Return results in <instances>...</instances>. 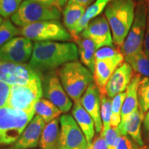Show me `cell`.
Wrapping results in <instances>:
<instances>
[{
	"label": "cell",
	"instance_id": "17",
	"mask_svg": "<svg viewBox=\"0 0 149 149\" xmlns=\"http://www.w3.org/2000/svg\"><path fill=\"white\" fill-rule=\"evenodd\" d=\"M45 126L46 122L40 116H35L15 143L13 147L18 148H31L37 147L40 144L41 137Z\"/></svg>",
	"mask_w": 149,
	"mask_h": 149
},
{
	"label": "cell",
	"instance_id": "7",
	"mask_svg": "<svg viewBox=\"0 0 149 149\" xmlns=\"http://www.w3.org/2000/svg\"><path fill=\"white\" fill-rule=\"evenodd\" d=\"M20 35L36 42H69L72 40L71 35L66 28L57 20L40 22L29 24L20 29Z\"/></svg>",
	"mask_w": 149,
	"mask_h": 149
},
{
	"label": "cell",
	"instance_id": "40",
	"mask_svg": "<svg viewBox=\"0 0 149 149\" xmlns=\"http://www.w3.org/2000/svg\"><path fill=\"white\" fill-rule=\"evenodd\" d=\"M69 0H57V6L60 7H64L67 4V3L68 2Z\"/></svg>",
	"mask_w": 149,
	"mask_h": 149
},
{
	"label": "cell",
	"instance_id": "3",
	"mask_svg": "<svg viewBox=\"0 0 149 149\" xmlns=\"http://www.w3.org/2000/svg\"><path fill=\"white\" fill-rule=\"evenodd\" d=\"M57 75L64 91L74 102L81 100L93 81V72L77 60L62 65Z\"/></svg>",
	"mask_w": 149,
	"mask_h": 149
},
{
	"label": "cell",
	"instance_id": "28",
	"mask_svg": "<svg viewBox=\"0 0 149 149\" xmlns=\"http://www.w3.org/2000/svg\"><path fill=\"white\" fill-rule=\"evenodd\" d=\"M101 100V117L102 121V133H105L111 126V119L112 115V99L106 94L100 93Z\"/></svg>",
	"mask_w": 149,
	"mask_h": 149
},
{
	"label": "cell",
	"instance_id": "42",
	"mask_svg": "<svg viewBox=\"0 0 149 149\" xmlns=\"http://www.w3.org/2000/svg\"><path fill=\"white\" fill-rule=\"evenodd\" d=\"M2 22H3V18H2V17L0 15V25H1Z\"/></svg>",
	"mask_w": 149,
	"mask_h": 149
},
{
	"label": "cell",
	"instance_id": "10",
	"mask_svg": "<svg viewBox=\"0 0 149 149\" xmlns=\"http://www.w3.org/2000/svg\"><path fill=\"white\" fill-rule=\"evenodd\" d=\"M39 77L41 74L29 64L0 60V81L10 86L23 85Z\"/></svg>",
	"mask_w": 149,
	"mask_h": 149
},
{
	"label": "cell",
	"instance_id": "43",
	"mask_svg": "<svg viewBox=\"0 0 149 149\" xmlns=\"http://www.w3.org/2000/svg\"><path fill=\"white\" fill-rule=\"evenodd\" d=\"M137 1H139V2H142V1H144V0H136Z\"/></svg>",
	"mask_w": 149,
	"mask_h": 149
},
{
	"label": "cell",
	"instance_id": "24",
	"mask_svg": "<svg viewBox=\"0 0 149 149\" xmlns=\"http://www.w3.org/2000/svg\"><path fill=\"white\" fill-rule=\"evenodd\" d=\"M85 11L86 8L70 0L65 6L63 11V19L65 27L69 33L73 31L80 19L82 17Z\"/></svg>",
	"mask_w": 149,
	"mask_h": 149
},
{
	"label": "cell",
	"instance_id": "1",
	"mask_svg": "<svg viewBox=\"0 0 149 149\" xmlns=\"http://www.w3.org/2000/svg\"><path fill=\"white\" fill-rule=\"evenodd\" d=\"M78 48L74 43L55 42L52 41L36 42L33 45L29 65L35 71H53L70 61H77Z\"/></svg>",
	"mask_w": 149,
	"mask_h": 149
},
{
	"label": "cell",
	"instance_id": "20",
	"mask_svg": "<svg viewBox=\"0 0 149 149\" xmlns=\"http://www.w3.org/2000/svg\"><path fill=\"white\" fill-rule=\"evenodd\" d=\"M141 78L140 74L136 73L133 75L130 83L126 91V97L123 104L121 113V122H124L132 113L139 109L138 87Z\"/></svg>",
	"mask_w": 149,
	"mask_h": 149
},
{
	"label": "cell",
	"instance_id": "30",
	"mask_svg": "<svg viewBox=\"0 0 149 149\" xmlns=\"http://www.w3.org/2000/svg\"><path fill=\"white\" fill-rule=\"evenodd\" d=\"M137 95L139 108L145 114L149 110V77H144L141 79Z\"/></svg>",
	"mask_w": 149,
	"mask_h": 149
},
{
	"label": "cell",
	"instance_id": "26",
	"mask_svg": "<svg viewBox=\"0 0 149 149\" xmlns=\"http://www.w3.org/2000/svg\"><path fill=\"white\" fill-rule=\"evenodd\" d=\"M126 62L130 65L136 73L149 77V55H146L144 51L130 57Z\"/></svg>",
	"mask_w": 149,
	"mask_h": 149
},
{
	"label": "cell",
	"instance_id": "13",
	"mask_svg": "<svg viewBox=\"0 0 149 149\" xmlns=\"http://www.w3.org/2000/svg\"><path fill=\"white\" fill-rule=\"evenodd\" d=\"M79 35L91 39L97 49L104 46H113L111 30L105 16L100 15L91 21Z\"/></svg>",
	"mask_w": 149,
	"mask_h": 149
},
{
	"label": "cell",
	"instance_id": "37",
	"mask_svg": "<svg viewBox=\"0 0 149 149\" xmlns=\"http://www.w3.org/2000/svg\"><path fill=\"white\" fill-rule=\"evenodd\" d=\"M74 2L78 3V4L82 6L84 8H88L89 6L92 4V3L95 0H70Z\"/></svg>",
	"mask_w": 149,
	"mask_h": 149
},
{
	"label": "cell",
	"instance_id": "18",
	"mask_svg": "<svg viewBox=\"0 0 149 149\" xmlns=\"http://www.w3.org/2000/svg\"><path fill=\"white\" fill-rule=\"evenodd\" d=\"M144 114L139 109L132 113L124 122L120 123L118 130L121 135H126L131 137L137 144L144 146V141L141 137V126L144 120Z\"/></svg>",
	"mask_w": 149,
	"mask_h": 149
},
{
	"label": "cell",
	"instance_id": "35",
	"mask_svg": "<svg viewBox=\"0 0 149 149\" xmlns=\"http://www.w3.org/2000/svg\"><path fill=\"white\" fill-rule=\"evenodd\" d=\"M147 17L146 32H145L144 44H143V51L146 55H149V1H147Z\"/></svg>",
	"mask_w": 149,
	"mask_h": 149
},
{
	"label": "cell",
	"instance_id": "29",
	"mask_svg": "<svg viewBox=\"0 0 149 149\" xmlns=\"http://www.w3.org/2000/svg\"><path fill=\"white\" fill-rule=\"evenodd\" d=\"M126 97V92L120 93L112 99V115L111 119V126L113 128L118 127L121 122V113L123 104Z\"/></svg>",
	"mask_w": 149,
	"mask_h": 149
},
{
	"label": "cell",
	"instance_id": "14",
	"mask_svg": "<svg viewBox=\"0 0 149 149\" xmlns=\"http://www.w3.org/2000/svg\"><path fill=\"white\" fill-rule=\"evenodd\" d=\"M124 57L122 53L113 57L104 60L95 61L93 72V80L101 94H106L105 87L113 72L124 63Z\"/></svg>",
	"mask_w": 149,
	"mask_h": 149
},
{
	"label": "cell",
	"instance_id": "8",
	"mask_svg": "<svg viewBox=\"0 0 149 149\" xmlns=\"http://www.w3.org/2000/svg\"><path fill=\"white\" fill-rule=\"evenodd\" d=\"M41 77L26 84L10 86L6 107L24 111H35V104L42 96Z\"/></svg>",
	"mask_w": 149,
	"mask_h": 149
},
{
	"label": "cell",
	"instance_id": "16",
	"mask_svg": "<svg viewBox=\"0 0 149 149\" xmlns=\"http://www.w3.org/2000/svg\"><path fill=\"white\" fill-rule=\"evenodd\" d=\"M80 102L94 121L95 132L100 133L103 127L101 117V100L100 90L95 84H91L81 97Z\"/></svg>",
	"mask_w": 149,
	"mask_h": 149
},
{
	"label": "cell",
	"instance_id": "19",
	"mask_svg": "<svg viewBox=\"0 0 149 149\" xmlns=\"http://www.w3.org/2000/svg\"><path fill=\"white\" fill-rule=\"evenodd\" d=\"M72 116L81 128L90 147L95 133V123L91 115L82 107L80 100L74 102L72 110Z\"/></svg>",
	"mask_w": 149,
	"mask_h": 149
},
{
	"label": "cell",
	"instance_id": "21",
	"mask_svg": "<svg viewBox=\"0 0 149 149\" xmlns=\"http://www.w3.org/2000/svg\"><path fill=\"white\" fill-rule=\"evenodd\" d=\"M111 1V0H96L94 3L89 6L73 31L70 33L74 40L79 36L81 32L87 27L89 22L97 17L105 10L107 4Z\"/></svg>",
	"mask_w": 149,
	"mask_h": 149
},
{
	"label": "cell",
	"instance_id": "33",
	"mask_svg": "<svg viewBox=\"0 0 149 149\" xmlns=\"http://www.w3.org/2000/svg\"><path fill=\"white\" fill-rule=\"evenodd\" d=\"M104 136L107 149H117V139L120 133L118 128L111 127L105 133H100Z\"/></svg>",
	"mask_w": 149,
	"mask_h": 149
},
{
	"label": "cell",
	"instance_id": "25",
	"mask_svg": "<svg viewBox=\"0 0 149 149\" xmlns=\"http://www.w3.org/2000/svg\"><path fill=\"white\" fill-rule=\"evenodd\" d=\"M35 113L46 123H49L61 115V111L50 100L41 98L35 104Z\"/></svg>",
	"mask_w": 149,
	"mask_h": 149
},
{
	"label": "cell",
	"instance_id": "9",
	"mask_svg": "<svg viewBox=\"0 0 149 149\" xmlns=\"http://www.w3.org/2000/svg\"><path fill=\"white\" fill-rule=\"evenodd\" d=\"M59 149H88L89 146L81 128L70 115H63L59 119Z\"/></svg>",
	"mask_w": 149,
	"mask_h": 149
},
{
	"label": "cell",
	"instance_id": "44",
	"mask_svg": "<svg viewBox=\"0 0 149 149\" xmlns=\"http://www.w3.org/2000/svg\"><path fill=\"white\" fill-rule=\"evenodd\" d=\"M0 87H1V81H0Z\"/></svg>",
	"mask_w": 149,
	"mask_h": 149
},
{
	"label": "cell",
	"instance_id": "11",
	"mask_svg": "<svg viewBox=\"0 0 149 149\" xmlns=\"http://www.w3.org/2000/svg\"><path fill=\"white\" fill-rule=\"evenodd\" d=\"M33 44L25 37H17L6 43L0 48V60L24 64L31 58Z\"/></svg>",
	"mask_w": 149,
	"mask_h": 149
},
{
	"label": "cell",
	"instance_id": "38",
	"mask_svg": "<svg viewBox=\"0 0 149 149\" xmlns=\"http://www.w3.org/2000/svg\"><path fill=\"white\" fill-rule=\"evenodd\" d=\"M33 1L39 2L43 4L48 5V6H57V0H33Z\"/></svg>",
	"mask_w": 149,
	"mask_h": 149
},
{
	"label": "cell",
	"instance_id": "2",
	"mask_svg": "<svg viewBox=\"0 0 149 149\" xmlns=\"http://www.w3.org/2000/svg\"><path fill=\"white\" fill-rule=\"evenodd\" d=\"M135 12L133 0H111L104 10L113 42L117 47L121 48L129 33L135 18Z\"/></svg>",
	"mask_w": 149,
	"mask_h": 149
},
{
	"label": "cell",
	"instance_id": "6",
	"mask_svg": "<svg viewBox=\"0 0 149 149\" xmlns=\"http://www.w3.org/2000/svg\"><path fill=\"white\" fill-rule=\"evenodd\" d=\"M147 17V5L139 2L135 8V18L126 38L121 46V53L126 61L143 51Z\"/></svg>",
	"mask_w": 149,
	"mask_h": 149
},
{
	"label": "cell",
	"instance_id": "32",
	"mask_svg": "<svg viewBox=\"0 0 149 149\" xmlns=\"http://www.w3.org/2000/svg\"><path fill=\"white\" fill-rule=\"evenodd\" d=\"M117 149H147V146H140L128 135L120 134L117 139Z\"/></svg>",
	"mask_w": 149,
	"mask_h": 149
},
{
	"label": "cell",
	"instance_id": "5",
	"mask_svg": "<svg viewBox=\"0 0 149 149\" xmlns=\"http://www.w3.org/2000/svg\"><path fill=\"white\" fill-rule=\"evenodd\" d=\"M61 13L56 6H48L33 1L24 0L19 8L11 16V21L19 26L50 20H58Z\"/></svg>",
	"mask_w": 149,
	"mask_h": 149
},
{
	"label": "cell",
	"instance_id": "15",
	"mask_svg": "<svg viewBox=\"0 0 149 149\" xmlns=\"http://www.w3.org/2000/svg\"><path fill=\"white\" fill-rule=\"evenodd\" d=\"M133 77V70L127 62H124L115 70L106 85L105 93L113 99L117 95L125 92Z\"/></svg>",
	"mask_w": 149,
	"mask_h": 149
},
{
	"label": "cell",
	"instance_id": "39",
	"mask_svg": "<svg viewBox=\"0 0 149 149\" xmlns=\"http://www.w3.org/2000/svg\"><path fill=\"white\" fill-rule=\"evenodd\" d=\"M143 123H144V129L146 130L147 133H149V110L148 111H147L146 115H144Z\"/></svg>",
	"mask_w": 149,
	"mask_h": 149
},
{
	"label": "cell",
	"instance_id": "4",
	"mask_svg": "<svg viewBox=\"0 0 149 149\" xmlns=\"http://www.w3.org/2000/svg\"><path fill=\"white\" fill-rule=\"evenodd\" d=\"M35 114L8 107L0 108V146L15 144Z\"/></svg>",
	"mask_w": 149,
	"mask_h": 149
},
{
	"label": "cell",
	"instance_id": "34",
	"mask_svg": "<svg viewBox=\"0 0 149 149\" xmlns=\"http://www.w3.org/2000/svg\"><path fill=\"white\" fill-rule=\"evenodd\" d=\"M120 53L121 51L113 48V46H104L97 50L95 54V61L104 60L113 58Z\"/></svg>",
	"mask_w": 149,
	"mask_h": 149
},
{
	"label": "cell",
	"instance_id": "22",
	"mask_svg": "<svg viewBox=\"0 0 149 149\" xmlns=\"http://www.w3.org/2000/svg\"><path fill=\"white\" fill-rule=\"evenodd\" d=\"M74 41L77 44L78 55H79L81 64L87 67L93 74L95 65V54L97 50L95 44L91 39L80 35Z\"/></svg>",
	"mask_w": 149,
	"mask_h": 149
},
{
	"label": "cell",
	"instance_id": "31",
	"mask_svg": "<svg viewBox=\"0 0 149 149\" xmlns=\"http://www.w3.org/2000/svg\"><path fill=\"white\" fill-rule=\"evenodd\" d=\"M22 3V0H0V15L8 19L13 15Z\"/></svg>",
	"mask_w": 149,
	"mask_h": 149
},
{
	"label": "cell",
	"instance_id": "41",
	"mask_svg": "<svg viewBox=\"0 0 149 149\" xmlns=\"http://www.w3.org/2000/svg\"><path fill=\"white\" fill-rule=\"evenodd\" d=\"M8 149H30V148H15V147H10V148H9Z\"/></svg>",
	"mask_w": 149,
	"mask_h": 149
},
{
	"label": "cell",
	"instance_id": "23",
	"mask_svg": "<svg viewBox=\"0 0 149 149\" xmlns=\"http://www.w3.org/2000/svg\"><path fill=\"white\" fill-rule=\"evenodd\" d=\"M59 119L56 118L46 124L41 137L40 146L42 149H59L60 127Z\"/></svg>",
	"mask_w": 149,
	"mask_h": 149
},
{
	"label": "cell",
	"instance_id": "36",
	"mask_svg": "<svg viewBox=\"0 0 149 149\" xmlns=\"http://www.w3.org/2000/svg\"><path fill=\"white\" fill-rule=\"evenodd\" d=\"M88 149H107L104 136L100 133V135L93 139L92 144Z\"/></svg>",
	"mask_w": 149,
	"mask_h": 149
},
{
	"label": "cell",
	"instance_id": "27",
	"mask_svg": "<svg viewBox=\"0 0 149 149\" xmlns=\"http://www.w3.org/2000/svg\"><path fill=\"white\" fill-rule=\"evenodd\" d=\"M18 35H20V29L14 26L11 19H3L0 25V48Z\"/></svg>",
	"mask_w": 149,
	"mask_h": 149
},
{
	"label": "cell",
	"instance_id": "12",
	"mask_svg": "<svg viewBox=\"0 0 149 149\" xmlns=\"http://www.w3.org/2000/svg\"><path fill=\"white\" fill-rule=\"evenodd\" d=\"M58 75L53 71L48 72L43 79L44 95L53 103L61 113H67L71 109L72 103L58 79Z\"/></svg>",
	"mask_w": 149,
	"mask_h": 149
}]
</instances>
